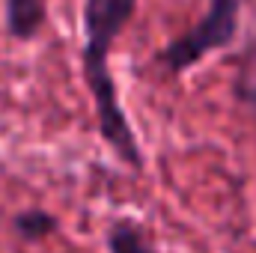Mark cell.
<instances>
[{"label": "cell", "mask_w": 256, "mask_h": 253, "mask_svg": "<svg viewBox=\"0 0 256 253\" xmlns=\"http://www.w3.org/2000/svg\"><path fill=\"white\" fill-rule=\"evenodd\" d=\"M137 9V0H86L84 3V78L96 104L98 131L108 146L126 161L128 167H143V152L128 122L126 108L120 104V90L110 74V48L116 36L126 30Z\"/></svg>", "instance_id": "cell-1"}, {"label": "cell", "mask_w": 256, "mask_h": 253, "mask_svg": "<svg viewBox=\"0 0 256 253\" xmlns=\"http://www.w3.org/2000/svg\"><path fill=\"white\" fill-rule=\"evenodd\" d=\"M238 15H242V0H208L206 12L191 30L179 33L173 42H167L158 54V63L164 66L170 74L188 72L202 57L212 51L230 45L238 30Z\"/></svg>", "instance_id": "cell-2"}, {"label": "cell", "mask_w": 256, "mask_h": 253, "mask_svg": "<svg viewBox=\"0 0 256 253\" xmlns=\"http://www.w3.org/2000/svg\"><path fill=\"white\" fill-rule=\"evenodd\" d=\"M3 18H6V33L18 42H27L42 30L48 18V3L45 0H6Z\"/></svg>", "instance_id": "cell-3"}, {"label": "cell", "mask_w": 256, "mask_h": 253, "mask_svg": "<svg viewBox=\"0 0 256 253\" xmlns=\"http://www.w3.org/2000/svg\"><path fill=\"white\" fill-rule=\"evenodd\" d=\"M12 230L27 242H39V238H48L57 230V218L45 208H24L12 218Z\"/></svg>", "instance_id": "cell-4"}, {"label": "cell", "mask_w": 256, "mask_h": 253, "mask_svg": "<svg viewBox=\"0 0 256 253\" xmlns=\"http://www.w3.org/2000/svg\"><path fill=\"white\" fill-rule=\"evenodd\" d=\"M108 248H110V253H155L149 248L143 230H140L134 220H126V218L110 226V232H108Z\"/></svg>", "instance_id": "cell-5"}, {"label": "cell", "mask_w": 256, "mask_h": 253, "mask_svg": "<svg viewBox=\"0 0 256 253\" xmlns=\"http://www.w3.org/2000/svg\"><path fill=\"white\" fill-rule=\"evenodd\" d=\"M238 92H242V98L250 104L254 120H256V39L250 42V48H248V54H244V63H242Z\"/></svg>", "instance_id": "cell-6"}]
</instances>
